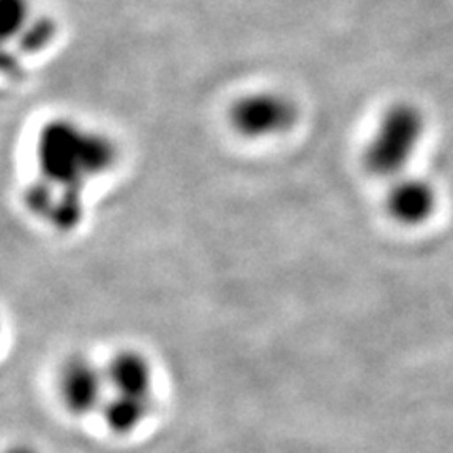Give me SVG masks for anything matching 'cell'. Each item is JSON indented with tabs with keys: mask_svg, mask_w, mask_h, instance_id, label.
I'll list each match as a JSON object with an SVG mask.
<instances>
[{
	"mask_svg": "<svg viewBox=\"0 0 453 453\" xmlns=\"http://www.w3.org/2000/svg\"><path fill=\"white\" fill-rule=\"evenodd\" d=\"M118 159L116 142L104 133L73 119H51L36 140L38 178L31 188L51 208H80L89 183L110 173Z\"/></svg>",
	"mask_w": 453,
	"mask_h": 453,
	"instance_id": "obj_1",
	"label": "cell"
},
{
	"mask_svg": "<svg viewBox=\"0 0 453 453\" xmlns=\"http://www.w3.org/2000/svg\"><path fill=\"white\" fill-rule=\"evenodd\" d=\"M427 119L418 104L395 103L380 116L366 142L363 165L376 178L395 180L404 174L421 146Z\"/></svg>",
	"mask_w": 453,
	"mask_h": 453,
	"instance_id": "obj_2",
	"label": "cell"
},
{
	"mask_svg": "<svg viewBox=\"0 0 453 453\" xmlns=\"http://www.w3.org/2000/svg\"><path fill=\"white\" fill-rule=\"evenodd\" d=\"M229 121L246 140H271L293 129L299 121V108L283 93L253 91L233 103Z\"/></svg>",
	"mask_w": 453,
	"mask_h": 453,
	"instance_id": "obj_3",
	"label": "cell"
},
{
	"mask_svg": "<svg viewBox=\"0 0 453 453\" xmlns=\"http://www.w3.org/2000/svg\"><path fill=\"white\" fill-rule=\"evenodd\" d=\"M108 388L104 368H98L89 357H68L57 376V391L61 403L74 416H85L104 404Z\"/></svg>",
	"mask_w": 453,
	"mask_h": 453,
	"instance_id": "obj_4",
	"label": "cell"
},
{
	"mask_svg": "<svg viewBox=\"0 0 453 453\" xmlns=\"http://www.w3.org/2000/svg\"><path fill=\"white\" fill-rule=\"evenodd\" d=\"M436 206V188L429 180L404 174L391 180L386 195V210L395 223L419 226L433 218Z\"/></svg>",
	"mask_w": 453,
	"mask_h": 453,
	"instance_id": "obj_5",
	"label": "cell"
},
{
	"mask_svg": "<svg viewBox=\"0 0 453 453\" xmlns=\"http://www.w3.org/2000/svg\"><path fill=\"white\" fill-rule=\"evenodd\" d=\"M108 388L116 395L146 396L150 399L153 372L150 361L134 349H123L104 366Z\"/></svg>",
	"mask_w": 453,
	"mask_h": 453,
	"instance_id": "obj_6",
	"label": "cell"
},
{
	"mask_svg": "<svg viewBox=\"0 0 453 453\" xmlns=\"http://www.w3.org/2000/svg\"><path fill=\"white\" fill-rule=\"evenodd\" d=\"M150 412V399L146 396L129 395H111V399L104 401L103 416L106 427L116 434H129L138 425L146 419Z\"/></svg>",
	"mask_w": 453,
	"mask_h": 453,
	"instance_id": "obj_7",
	"label": "cell"
},
{
	"mask_svg": "<svg viewBox=\"0 0 453 453\" xmlns=\"http://www.w3.org/2000/svg\"><path fill=\"white\" fill-rule=\"evenodd\" d=\"M0 12H3V31L6 38L12 35H21L28 27L25 0H3Z\"/></svg>",
	"mask_w": 453,
	"mask_h": 453,
	"instance_id": "obj_8",
	"label": "cell"
},
{
	"mask_svg": "<svg viewBox=\"0 0 453 453\" xmlns=\"http://www.w3.org/2000/svg\"><path fill=\"white\" fill-rule=\"evenodd\" d=\"M8 453H33V451L27 449V448H13V449H10Z\"/></svg>",
	"mask_w": 453,
	"mask_h": 453,
	"instance_id": "obj_9",
	"label": "cell"
}]
</instances>
